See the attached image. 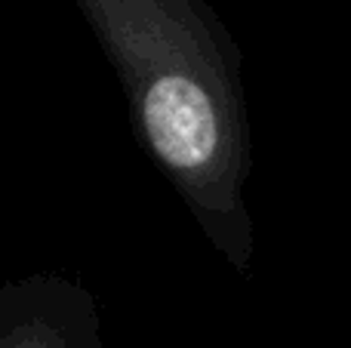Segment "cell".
I'll return each mask as SVG.
<instances>
[{
  "label": "cell",
  "instance_id": "obj_1",
  "mask_svg": "<svg viewBox=\"0 0 351 348\" xmlns=\"http://www.w3.org/2000/svg\"><path fill=\"white\" fill-rule=\"evenodd\" d=\"M133 90L152 154L237 271H250L253 142L241 53L206 0H77Z\"/></svg>",
  "mask_w": 351,
  "mask_h": 348
}]
</instances>
